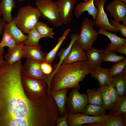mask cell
Returning a JSON list of instances; mask_svg holds the SVG:
<instances>
[{"label":"cell","mask_w":126,"mask_h":126,"mask_svg":"<svg viewBox=\"0 0 126 126\" xmlns=\"http://www.w3.org/2000/svg\"><path fill=\"white\" fill-rule=\"evenodd\" d=\"M21 59L0 66V126H38V100L27 98L21 81Z\"/></svg>","instance_id":"1"},{"label":"cell","mask_w":126,"mask_h":126,"mask_svg":"<svg viewBox=\"0 0 126 126\" xmlns=\"http://www.w3.org/2000/svg\"><path fill=\"white\" fill-rule=\"evenodd\" d=\"M91 69L87 61L61 64L44 80L49 88L47 94L65 88L79 90V83L83 81Z\"/></svg>","instance_id":"2"},{"label":"cell","mask_w":126,"mask_h":126,"mask_svg":"<svg viewBox=\"0 0 126 126\" xmlns=\"http://www.w3.org/2000/svg\"><path fill=\"white\" fill-rule=\"evenodd\" d=\"M40 17L36 7L28 5L20 7L16 17H14L15 24L24 34H28L35 27Z\"/></svg>","instance_id":"3"},{"label":"cell","mask_w":126,"mask_h":126,"mask_svg":"<svg viewBox=\"0 0 126 126\" xmlns=\"http://www.w3.org/2000/svg\"><path fill=\"white\" fill-rule=\"evenodd\" d=\"M23 90L27 98L34 102L47 94L48 87L44 80L21 76Z\"/></svg>","instance_id":"4"},{"label":"cell","mask_w":126,"mask_h":126,"mask_svg":"<svg viewBox=\"0 0 126 126\" xmlns=\"http://www.w3.org/2000/svg\"><path fill=\"white\" fill-rule=\"evenodd\" d=\"M94 24V22L88 17L82 21L80 32L75 42L84 51L91 49L98 38V34L93 28Z\"/></svg>","instance_id":"5"},{"label":"cell","mask_w":126,"mask_h":126,"mask_svg":"<svg viewBox=\"0 0 126 126\" xmlns=\"http://www.w3.org/2000/svg\"><path fill=\"white\" fill-rule=\"evenodd\" d=\"M40 17L58 27L62 24L60 21L56 1L52 0H37L35 3Z\"/></svg>","instance_id":"6"},{"label":"cell","mask_w":126,"mask_h":126,"mask_svg":"<svg viewBox=\"0 0 126 126\" xmlns=\"http://www.w3.org/2000/svg\"><path fill=\"white\" fill-rule=\"evenodd\" d=\"M76 88H73L67 97L66 111L73 114L81 113L88 104L87 95L81 94Z\"/></svg>","instance_id":"7"},{"label":"cell","mask_w":126,"mask_h":126,"mask_svg":"<svg viewBox=\"0 0 126 126\" xmlns=\"http://www.w3.org/2000/svg\"><path fill=\"white\" fill-rule=\"evenodd\" d=\"M94 4L98 9L94 21L95 26L106 31L117 33L119 32L117 27L111 25L109 23L104 9V6L107 0H94Z\"/></svg>","instance_id":"8"},{"label":"cell","mask_w":126,"mask_h":126,"mask_svg":"<svg viewBox=\"0 0 126 126\" xmlns=\"http://www.w3.org/2000/svg\"><path fill=\"white\" fill-rule=\"evenodd\" d=\"M67 112V122L68 126H80L86 124L100 123L112 116L109 114L94 116L80 113L74 114Z\"/></svg>","instance_id":"9"},{"label":"cell","mask_w":126,"mask_h":126,"mask_svg":"<svg viewBox=\"0 0 126 126\" xmlns=\"http://www.w3.org/2000/svg\"><path fill=\"white\" fill-rule=\"evenodd\" d=\"M42 62L27 59L22 65L21 76L45 80L48 75L44 74L42 70L41 65Z\"/></svg>","instance_id":"10"},{"label":"cell","mask_w":126,"mask_h":126,"mask_svg":"<svg viewBox=\"0 0 126 126\" xmlns=\"http://www.w3.org/2000/svg\"><path fill=\"white\" fill-rule=\"evenodd\" d=\"M106 9L114 21L122 22V24L126 26V3L118 0H112L106 6Z\"/></svg>","instance_id":"11"},{"label":"cell","mask_w":126,"mask_h":126,"mask_svg":"<svg viewBox=\"0 0 126 126\" xmlns=\"http://www.w3.org/2000/svg\"><path fill=\"white\" fill-rule=\"evenodd\" d=\"M77 1V0H58L56 1L62 25H66L71 21L74 6Z\"/></svg>","instance_id":"12"},{"label":"cell","mask_w":126,"mask_h":126,"mask_svg":"<svg viewBox=\"0 0 126 126\" xmlns=\"http://www.w3.org/2000/svg\"><path fill=\"white\" fill-rule=\"evenodd\" d=\"M75 42L72 45L68 54L63 61L61 64L87 61L88 60L87 56L85 52Z\"/></svg>","instance_id":"13"},{"label":"cell","mask_w":126,"mask_h":126,"mask_svg":"<svg viewBox=\"0 0 126 126\" xmlns=\"http://www.w3.org/2000/svg\"><path fill=\"white\" fill-rule=\"evenodd\" d=\"M94 0H89L87 2H80L77 4L74 8V15L76 18H79L85 11H87L89 15L92 16L94 22L98 9L94 4Z\"/></svg>","instance_id":"14"},{"label":"cell","mask_w":126,"mask_h":126,"mask_svg":"<svg viewBox=\"0 0 126 126\" xmlns=\"http://www.w3.org/2000/svg\"><path fill=\"white\" fill-rule=\"evenodd\" d=\"M88 60L87 63L91 69L101 66L104 55V50H98L94 48L86 51Z\"/></svg>","instance_id":"15"},{"label":"cell","mask_w":126,"mask_h":126,"mask_svg":"<svg viewBox=\"0 0 126 126\" xmlns=\"http://www.w3.org/2000/svg\"><path fill=\"white\" fill-rule=\"evenodd\" d=\"M68 88L61 89L53 91H50L49 94L53 98L57 105L61 116H63L66 111V102Z\"/></svg>","instance_id":"16"},{"label":"cell","mask_w":126,"mask_h":126,"mask_svg":"<svg viewBox=\"0 0 126 126\" xmlns=\"http://www.w3.org/2000/svg\"><path fill=\"white\" fill-rule=\"evenodd\" d=\"M41 47L39 44L37 46H34L24 45L23 47L22 57L44 62L45 53L42 51Z\"/></svg>","instance_id":"17"},{"label":"cell","mask_w":126,"mask_h":126,"mask_svg":"<svg viewBox=\"0 0 126 126\" xmlns=\"http://www.w3.org/2000/svg\"><path fill=\"white\" fill-rule=\"evenodd\" d=\"M109 69V68H104L101 66L91 70L89 73L92 78L98 80L99 87H103L111 82Z\"/></svg>","instance_id":"18"},{"label":"cell","mask_w":126,"mask_h":126,"mask_svg":"<svg viewBox=\"0 0 126 126\" xmlns=\"http://www.w3.org/2000/svg\"><path fill=\"white\" fill-rule=\"evenodd\" d=\"M98 34H101L108 37L111 41L105 50L114 51L126 43V39L117 36L115 33L106 31L101 29L98 28Z\"/></svg>","instance_id":"19"},{"label":"cell","mask_w":126,"mask_h":126,"mask_svg":"<svg viewBox=\"0 0 126 126\" xmlns=\"http://www.w3.org/2000/svg\"><path fill=\"white\" fill-rule=\"evenodd\" d=\"M4 31L8 33L17 44L24 42L28 37V35H24L16 25L14 17L13 18V20L11 21L6 23L4 26Z\"/></svg>","instance_id":"20"},{"label":"cell","mask_w":126,"mask_h":126,"mask_svg":"<svg viewBox=\"0 0 126 126\" xmlns=\"http://www.w3.org/2000/svg\"><path fill=\"white\" fill-rule=\"evenodd\" d=\"M24 42L16 44L11 49L8 48L7 52L4 55L5 60L8 64H12L23 57Z\"/></svg>","instance_id":"21"},{"label":"cell","mask_w":126,"mask_h":126,"mask_svg":"<svg viewBox=\"0 0 126 126\" xmlns=\"http://www.w3.org/2000/svg\"><path fill=\"white\" fill-rule=\"evenodd\" d=\"M111 81L120 97L126 96V69L122 73L111 77Z\"/></svg>","instance_id":"22"},{"label":"cell","mask_w":126,"mask_h":126,"mask_svg":"<svg viewBox=\"0 0 126 126\" xmlns=\"http://www.w3.org/2000/svg\"><path fill=\"white\" fill-rule=\"evenodd\" d=\"M0 4L3 19L7 23L11 22L13 20L12 11L16 5L14 0H1Z\"/></svg>","instance_id":"23"},{"label":"cell","mask_w":126,"mask_h":126,"mask_svg":"<svg viewBox=\"0 0 126 126\" xmlns=\"http://www.w3.org/2000/svg\"><path fill=\"white\" fill-rule=\"evenodd\" d=\"M70 31V29L69 28L65 30L61 37L59 38L58 42L55 46L49 52L45 53L44 62L52 65L60 48Z\"/></svg>","instance_id":"24"},{"label":"cell","mask_w":126,"mask_h":126,"mask_svg":"<svg viewBox=\"0 0 126 126\" xmlns=\"http://www.w3.org/2000/svg\"><path fill=\"white\" fill-rule=\"evenodd\" d=\"M122 115H112L104 121L90 124V126H125Z\"/></svg>","instance_id":"25"},{"label":"cell","mask_w":126,"mask_h":126,"mask_svg":"<svg viewBox=\"0 0 126 126\" xmlns=\"http://www.w3.org/2000/svg\"><path fill=\"white\" fill-rule=\"evenodd\" d=\"M88 104L102 106V93L98 89H88L87 91Z\"/></svg>","instance_id":"26"},{"label":"cell","mask_w":126,"mask_h":126,"mask_svg":"<svg viewBox=\"0 0 126 126\" xmlns=\"http://www.w3.org/2000/svg\"><path fill=\"white\" fill-rule=\"evenodd\" d=\"M106 110L102 106L88 104L81 113L92 116H98L106 115Z\"/></svg>","instance_id":"27"},{"label":"cell","mask_w":126,"mask_h":126,"mask_svg":"<svg viewBox=\"0 0 126 126\" xmlns=\"http://www.w3.org/2000/svg\"><path fill=\"white\" fill-rule=\"evenodd\" d=\"M37 31L42 37L52 38L55 33L53 28H50L47 24L41 21L37 23L35 26Z\"/></svg>","instance_id":"28"},{"label":"cell","mask_w":126,"mask_h":126,"mask_svg":"<svg viewBox=\"0 0 126 126\" xmlns=\"http://www.w3.org/2000/svg\"><path fill=\"white\" fill-rule=\"evenodd\" d=\"M109 113L112 115L126 114V96L120 97L118 103L109 110Z\"/></svg>","instance_id":"29"},{"label":"cell","mask_w":126,"mask_h":126,"mask_svg":"<svg viewBox=\"0 0 126 126\" xmlns=\"http://www.w3.org/2000/svg\"><path fill=\"white\" fill-rule=\"evenodd\" d=\"M28 38L24 42L25 45L30 46L38 45L40 40L42 38L35 27L30 30L28 33Z\"/></svg>","instance_id":"30"},{"label":"cell","mask_w":126,"mask_h":126,"mask_svg":"<svg viewBox=\"0 0 126 126\" xmlns=\"http://www.w3.org/2000/svg\"><path fill=\"white\" fill-rule=\"evenodd\" d=\"M102 93L103 101L102 106L106 110H109L115 105L112 102L110 98L108 84L98 88Z\"/></svg>","instance_id":"31"},{"label":"cell","mask_w":126,"mask_h":126,"mask_svg":"<svg viewBox=\"0 0 126 126\" xmlns=\"http://www.w3.org/2000/svg\"><path fill=\"white\" fill-rule=\"evenodd\" d=\"M126 59L114 63L109 70V74L111 78L122 73L126 69Z\"/></svg>","instance_id":"32"},{"label":"cell","mask_w":126,"mask_h":126,"mask_svg":"<svg viewBox=\"0 0 126 126\" xmlns=\"http://www.w3.org/2000/svg\"><path fill=\"white\" fill-rule=\"evenodd\" d=\"M103 62H111L116 63L126 58L122 55L119 56L115 51L104 50Z\"/></svg>","instance_id":"33"},{"label":"cell","mask_w":126,"mask_h":126,"mask_svg":"<svg viewBox=\"0 0 126 126\" xmlns=\"http://www.w3.org/2000/svg\"><path fill=\"white\" fill-rule=\"evenodd\" d=\"M15 41L10 35L7 32L4 31L1 40L0 42V46L2 48L7 46L11 49L16 45Z\"/></svg>","instance_id":"34"},{"label":"cell","mask_w":126,"mask_h":126,"mask_svg":"<svg viewBox=\"0 0 126 126\" xmlns=\"http://www.w3.org/2000/svg\"><path fill=\"white\" fill-rule=\"evenodd\" d=\"M108 85L111 100L112 103L114 105H116L119 102L120 96L116 88L111 82Z\"/></svg>","instance_id":"35"},{"label":"cell","mask_w":126,"mask_h":126,"mask_svg":"<svg viewBox=\"0 0 126 126\" xmlns=\"http://www.w3.org/2000/svg\"><path fill=\"white\" fill-rule=\"evenodd\" d=\"M109 22L111 25L117 27L119 29L121 33L120 35L126 37V26L121 24L119 22L114 21L111 19L109 20Z\"/></svg>","instance_id":"36"},{"label":"cell","mask_w":126,"mask_h":126,"mask_svg":"<svg viewBox=\"0 0 126 126\" xmlns=\"http://www.w3.org/2000/svg\"><path fill=\"white\" fill-rule=\"evenodd\" d=\"M41 66L43 72L48 76L50 75L52 72L53 69L52 65L46 62H42Z\"/></svg>","instance_id":"37"},{"label":"cell","mask_w":126,"mask_h":126,"mask_svg":"<svg viewBox=\"0 0 126 126\" xmlns=\"http://www.w3.org/2000/svg\"><path fill=\"white\" fill-rule=\"evenodd\" d=\"M68 112L66 111L63 116L58 118L56 122V126H68L67 122Z\"/></svg>","instance_id":"38"},{"label":"cell","mask_w":126,"mask_h":126,"mask_svg":"<svg viewBox=\"0 0 126 126\" xmlns=\"http://www.w3.org/2000/svg\"><path fill=\"white\" fill-rule=\"evenodd\" d=\"M115 52H116L126 55V43L120 47L116 49Z\"/></svg>","instance_id":"39"},{"label":"cell","mask_w":126,"mask_h":126,"mask_svg":"<svg viewBox=\"0 0 126 126\" xmlns=\"http://www.w3.org/2000/svg\"><path fill=\"white\" fill-rule=\"evenodd\" d=\"M6 23L3 18L0 19V36L3 33L4 27Z\"/></svg>","instance_id":"40"},{"label":"cell","mask_w":126,"mask_h":126,"mask_svg":"<svg viewBox=\"0 0 126 126\" xmlns=\"http://www.w3.org/2000/svg\"><path fill=\"white\" fill-rule=\"evenodd\" d=\"M4 52V48H2L0 46V60H3V55Z\"/></svg>","instance_id":"41"},{"label":"cell","mask_w":126,"mask_h":126,"mask_svg":"<svg viewBox=\"0 0 126 126\" xmlns=\"http://www.w3.org/2000/svg\"><path fill=\"white\" fill-rule=\"evenodd\" d=\"M122 119L124 123L126 125V114H122Z\"/></svg>","instance_id":"42"},{"label":"cell","mask_w":126,"mask_h":126,"mask_svg":"<svg viewBox=\"0 0 126 126\" xmlns=\"http://www.w3.org/2000/svg\"><path fill=\"white\" fill-rule=\"evenodd\" d=\"M6 62V61L4 59L0 60V66Z\"/></svg>","instance_id":"43"},{"label":"cell","mask_w":126,"mask_h":126,"mask_svg":"<svg viewBox=\"0 0 126 126\" xmlns=\"http://www.w3.org/2000/svg\"><path fill=\"white\" fill-rule=\"evenodd\" d=\"M2 15V13L1 10V9L0 7V19L1 18V17Z\"/></svg>","instance_id":"44"},{"label":"cell","mask_w":126,"mask_h":126,"mask_svg":"<svg viewBox=\"0 0 126 126\" xmlns=\"http://www.w3.org/2000/svg\"><path fill=\"white\" fill-rule=\"evenodd\" d=\"M118 0L119 1H122V2H124L126 3V0Z\"/></svg>","instance_id":"45"},{"label":"cell","mask_w":126,"mask_h":126,"mask_svg":"<svg viewBox=\"0 0 126 126\" xmlns=\"http://www.w3.org/2000/svg\"><path fill=\"white\" fill-rule=\"evenodd\" d=\"M20 2H22L24 1H25L26 0H18Z\"/></svg>","instance_id":"46"},{"label":"cell","mask_w":126,"mask_h":126,"mask_svg":"<svg viewBox=\"0 0 126 126\" xmlns=\"http://www.w3.org/2000/svg\"><path fill=\"white\" fill-rule=\"evenodd\" d=\"M89 0H83L84 2H87Z\"/></svg>","instance_id":"47"}]
</instances>
